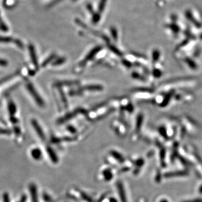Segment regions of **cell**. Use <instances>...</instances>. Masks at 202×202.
Returning a JSON list of instances; mask_svg holds the SVG:
<instances>
[{"instance_id":"1","label":"cell","mask_w":202,"mask_h":202,"mask_svg":"<svg viewBox=\"0 0 202 202\" xmlns=\"http://www.w3.org/2000/svg\"><path fill=\"white\" fill-rule=\"evenodd\" d=\"M26 87L27 88L29 93L31 94V95L33 98V99L37 103L38 105L40 107H43L44 106L43 100H42V97L39 95V93H38L37 91L35 90L33 84L28 82L26 84Z\"/></svg>"},{"instance_id":"2","label":"cell","mask_w":202,"mask_h":202,"mask_svg":"<svg viewBox=\"0 0 202 202\" xmlns=\"http://www.w3.org/2000/svg\"><path fill=\"white\" fill-rule=\"evenodd\" d=\"M28 49H29V55L31 57V60L32 63L33 64L36 68H38V64L37 56L36 55V52L34 48V46L31 44H30L28 46Z\"/></svg>"},{"instance_id":"3","label":"cell","mask_w":202,"mask_h":202,"mask_svg":"<svg viewBox=\"0 0 202 202\" xmlns=\"http://www.w3.org/2000/svg\"><path fill=\"white\" fill-rule=\"evenodd\" d=\"M31 124L33 125V127L34 128L35 131L37 132L38 136L40 137L42 140H44L45 136H44L43 131L42 129L40 127V125L38 123L37 121L33 119V120H31Z\"/></svg>"},{"instance_id":"4","label":"cell","mask_w":202,"mask_h":202,"mask_svg":"<svg viewBox=\"0 0 202 202\" xmlns=\"http://www.w3.org/2000/svg\"><path fill=\"white\" fill-rule=\"evenodd\" d=\"M101 50V47H97L95 48H94V49L92 50L90 52L88 53L87 56H86V57L85 58L83 62V63L81 65H84L85 64V62L88 61H89L90 60L92 59V58L94 56H95L97 53H98Z\"/></svg>"},{"instance_id":"5","label":"cell","mask_w":202,"mask_h":202,"mask_svg":"<svg viewBox=\"0 0 202 202\" xmlns=\"http://www.w3.org/2000/svg\"><path fill=\"white\" fill-rule=\"evenodd\" d=\"M15 38L9 36H0V43H14Z\"/></svg>"},{"instance_id":"6","label":"cell","mask_w":202,"mask_h":202,"mask_svg":"<svg viewBox=\"0 0 202 202\" xmlns=\"http://www.w3.org/2000/svg\"><path fill=\"white\" fill-rule=\"evenodd\" d=\"M8 109H9L10 114L11 115V117L15 114L16 112V107L15 105L14 104V103L12 101H10L9 102Z\"/></svg>"},{"instance_id":"7","label":"cell","mask_w":202,"mask_h":202,"mask_svg":"<svg viewBox=\"0 0 202 202\" xmlns=\"http://www.w3.org/2000/svg\"><path fill=\"white\" fill-rule=\"evenodd\" d=\"M85 89L90 91H100L103 89L102 87L100 85H89L84 88Z\"/></svg>"},{"instance_id":"8","label":"cell","mask_w":202,"mask_h":202,"mask_svg":"<svg viewBox=\"0 0 202 202\" xmlns=\"http://www.w3.org/2000/svg\"><path fill=\"white\" fill-rule=\"evenodd\" d=\"M143 121V116L142 115H139L137 118V124H136V130H139L141 128V125Z\"/></svg>"},{"instance_id":"9","label":"cell","mask_w":202,"mask_h":202,"mask_svg":"<svg viewBox=\"0 0 202 202\" xmlns=\"http://www.w3.org/2000/svg\"><path fill=\"white\" fill-rule=\"evenodd\" d=\"M74 113H68V115H66L65 116L64 118H61L60 120V123H64V122H66V121H67V120H68L69 119L72 118V117H73V116H74Z\"/></svg>"},{"instance_id":"10","label":"cell","mask_w":202,"mask_h":202,"mask_svg":"<svg viewBox=\"0 0 202 202\" xmlns=\"http://www.w3.org/2000/svg\"><path fill=\"white\" fill-rule=\"evenodd\" d=\"M106 2L107 0H100V4L98 6V10H100V12H102L104 11L106 7Z\"/></svg>"},{"instance_id":"11","label":"cell","mask_w":202,"mask_h":202,"mask_svg":"<svg viewBox=\"0 0 202 202\" xmlns=\"http://www.w3.org/2000/svg\"><path fill=\"white\" fill-rule=\"evenodd\" d=\"M55 58V55H52L50 57H48L47 59L42 64V66H45L47 65L50 62H51Z\"/></svg>"},{"instance_id":"12","label":"cell","mask_w":202,"mask_h":202,"mask_svg":"<svg viewBox=\"0 0 202 202\" xmlns=\"http://www.w3.org/2000/svg\"><path fill=\"white\" fill-rule=\"evenodd\" d=\"M32 155L35 159H39L41 155V152L38 149H34L32 151Z\"/></svg>"},{"instance_id":"13","label":"cell","mask_w":202,"mask_h":202,"mask_svg":"<svg viewBox=\"0 0 202 202\" xmlns=\"http://www.w3.org/2000/svg\"><path fill=\"white\" fill-rule=\"evenodd\" d=\"M14 43L15 44L17 47H19V48H21V49L24 48V44H23V43L20 39H15V38Z\"/></svg>"},{"instance_id":"14","label":"cell","mask_w":202,"mask_h":202,"mask_svg":"<svg viewBox=\"0 0 202 202\" xmlns=\"http://www.w3.org/2000/svg\"><path fill=\"white\" fill-rule=\"evenodd\" d=\"M16 74H17L15 73V74H14L10 75V76H6V77L3 78V79H2L0 80V84H1V83H4V82L7 81L9 80H10V79H12L13 77H14V76L16 75Z\"/></svg>"},{"instance_id":"15","label":"cell","mask_w":202,"mask_h":202,"mask_svg":"<svg viewBox=\"0 0 202 202\" xmlns=\"http://www.w3.org/2000/svg\"><path fill=\"white\" fill-rule=\"evenodd\" d=\"M65 61V59L64 58H60V59H59L56 60V61L53 63V65L55 66L60 65L62 64H64Z\"/></svg>"},{"instance_id":"16","label":"cell","mask_w":202,"mask_h":202,"mask_svg":"<svg viewBox=\"0 0 202 202\" xmlns=\"http://www.w3.org/2000/svg\"><path fill=\"white\" fill-rule=\"evenodd\" d=\"M100 19H101V16H100V13L96 14H94L93 18H92V21L93 22V23L96 24L100 21Z\"/></svg>"},{"instance_id":"17","label":"cell","mask_w":202,"mask_h":202,"mask_svg":"<svg viewBox=\"0 0 202 202\" xmlns=\"http://www.w3.org/2000/svg\"><path fill=\"white\" fill-rule=\"evenodd\" d=\"M48 153L49 155H51V159H54V161H55V160L56 159V155H55V153H53L52 150L50 148H48Z\"/></svg>"},{"instance_id":"18","label":"cell","mask_w":202,"mask_h":202,"mask_svg":"<svg viewBox=\"0 0 202 202\" xmlns=\"http://www.w3.org/2000/svg\"><path fill=\"white\" fill-rule=\"evenodd\" d=\"M110 50H111L112 51H113L114 53H116V55H119V56H121V54L120 53V52L117 49H116L115 47H113L112 46L110 47Z\"/></svg>"},{"instance_id":"19","label":"cell","mask_w":202,"mask_h":202,"mask_svg":"<svg viewBox=\"0 0 202 202\" xmlns=\"http://www.w3.org/2000/svg\"><path fill=\"white\" fill-rule=\"evenodd\" d=\"M111 31V33H112V36H113V38L115 39H116L117 38V33L116 31V30L115 29V28H112Z\"/></svg>"},{"instance_id":"20","label":"cell","mask_w":202,"mask_h":202,"mask_svg":"<svg viewBox=\"0 0 202 202\" xmlns=\"http://www.w3.org/2000/svg\"><path fill=\"white\" fill-rule=\"evenodd\" d=\"M8 65V62L6 60L0 59V66H6Z\"/></svg>"},{"instance_id":"21","label":"cell","mask_w":202,"mask_h":202,"mask_svg":"<svg viewBox=\"0 0 202 202\" xmlns=\"http://www.w3.org/2000/svg\"><path fill=\"white\" fill-rule=\"evenodd\" d=\"M10 133V131L9 130L0 128V134H9Z\"/></svg>"},{"instance_id":"22","label":"cell","mask_w":202,"mask_h":202,"mask_svg":"<svg viewBox=\"0 0 202 202\" xmlns=\"http://www.w3.org/2000/svg\"><path fill=\"white\" fill-rule=\"evenodd\" d=\"M123 64H124L126 66H128V67H129L130 66H131L130 63L129 62H128V61H126V60H125V61H123Z\"/></svg>"},{"instance_id":"23","label":"cell","mask_w":202,"mask_h":202,"mask_svg":"<svg viewBox=\"0 0 202 202\" xmlns=\"http://www.w3.org/2000/svg\"><path fill=\"white\" fill-rule=\"evenodd\" d=\"M201 37L202 38V35H201Z\"/></svg>"},{"instance_id":"24","label":"cell","mask_w":202,"mask_h":202,"mask_svg":"<svg viewBox=\"0 0 202 202\" xmlns=\"http://www.w3.org/2000/svg\"><path fill=\"white\" fill-rule=\"evenodd\" d=\"M0 14H1V12H0Z\"/></svg>"}]
</instances>
